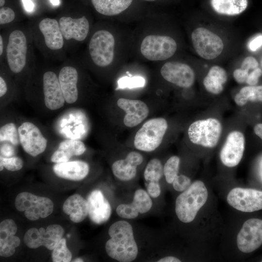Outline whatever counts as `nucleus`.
Segmentation results:
<instances>
[{
    "instance_id": "f257e3e1",
    "label": "nucleus",
    "mask_w": 262,
    "mask_h": 262,
    "mask_svg": "<svg viewBox=\"0 0 262 262\" xmlns=\"http://www.w3.org/2000/svg\"><path fill=\"white\" fill-rule=\"evenodd\" d=\"M110 237L105 244L107 254L120 262H131L137 256L138 249L131 225L124 220L113 223L109 228Z\"/></svg>"
},
{
    "instance_id": "f03ea898",
    "label": "nucleus",
    "mask_w": 262,
    "mask_h": 262,
    "mask_svg": "<svg viewBox=\"0 0 262 262\" xmlns=\"http://www.w3.org/2000/svg\"><path fill=\"white\" fill-rule=\"evenodd\" d=\"M208 196V190L202 181L196 180L191 183L176 199L175 212L179 219L186 223L193 221Z\"/></svg>"
},
{
    "instance_id": "7ed1b4c3",
    "label": "nucleus",
    "mask_w": 262,
    "mask_h": 262,
    "mask_svg": "<svg viewBox=\"0 0 262 262\" xmlns=\"http://www.w3.org/2000/svg\"><path fill=\"white\" fill-rule=\"evenodd\" d=\"M167 129L168 123L163 117L147 120L135 133L133 140L135 148L144 152L156 150L162 144Z\"/></svg>"
},
{
    "instance_id": "20e7f679",
    "label": "nucleus",
    "mask_w": 262,
    "mask_h": 262,
    "mask_svg": "<svg viewBox=\"0 0 262 262\" xmlns=\"http://www.w3.org/2000/svg\"><path fill=\"white\" fill-rule=\"evenodd\" d=\"M222 130L220 121L214 118L193 122L188 129L190 141L193 144L213 148L216 146Z\"/></svg>"
},
{
    "instance_id": "39448f33",
    "label": "nucleus",
    "mask_w": 262,
    "mask_h": 262,
    "mask_svg": "<svg viewBox=\"0 0 262 262\" xmlns=\"http://www.w3.org/2000/svg\"><path fill=\"white\" fill-rule=\"evenodd\" d=\"M115 40L108 31L96 32L89 43V51L93 63L98 66L104 67L110 65L114 58Z\"/></svg>"
},
{
    "instance_id": "423d86ee",
    "label": "nucleus",
    "mask_w": 262,
    "mask_h": 262,
    "mask_svg": "<svg viewBox=\"0 0 262 262\" xmlns=\"http://www.w3.org/2000/svg\"><path fill=\"white\" fill-rule=\"evenodd\" d=\"M15 205L16 210L24 212L26 217L35 221L49 216L53 212V203L49 198L23 192L16 196Z\"/></svg>"
},
{
    "instance_id": "0eeeda50",
    "label": "nucleus",
    "mask_w": 262,
    "mask_h": 262,
    "mask_svg": "<svg viewBox=\"0 0 262 262\" xmlns=\"http://www.w3.org/2000/svg\"><path fill=\"white\" fill-rule=\"evenodd\" d=\"M177 49V44L172 37L161 35L150 34L142 40L140 51L148 60H165L172 57Z\"/></svg>"
},
{
    "instance_id": "6e6552de",
    "label": "nucleus",
    "mask_w": 262,
    "mask_h": 262,
    "mask_svg": "<svg viewBox=\"0 0 262 262\" xmlns=\"http://www.w3.org/2000/svg\"><path fill=\"white\" fill-rule=\"evenodd\" d=\"M194 48L197 53L206 60L216 58L222 52L224 44L221 38L204 28H198L191 34Z\"/></svg>"
},
{
    "instance_id": "1a4fd4ad",
    "label": "nucleus",
    "mask_w": 262,
    "mask_h": 262,
    "mask_svg": "<svg viewBox=\"0 0 262 262\" xmlns=\"http://www.w3.org/2000/svg\"><path fill=\"white\" fill-rule=\"evenodd\" d=\"M27 52V39L20 30L11 33L6 48V59L8 66L15 73L21 72L26 63Z\"/></svg>"
},
{
    "instance_id": "9d476101",
    "label": "nucleus",
    "mask_w": 262,
    "mask_h": 262,
    "mask_svg": "<svg viewBox=\"0 0 262 262\" xmlns=\"http://www.w3.org/2000/svg\"><path fill=\"white\" fill-rule=\"evenodd\" d=\"M18 132L20 144L27 153L36 157L45 151L48 141L35 124L23 122L18 128Z\"/></svg>"
},
{
    "instance_id": "9b49d317",
    "label": "nucleus",
    "mask_w": 262,
    "mask_h": 262,
    "mask_svg": "<svg viewBox=\"0 0 262 262\" xmlns=\"http://www.w3.org/2000/svg\"><path fill=\"white\" fill-rule=\"evenodd\" d=\"M227 201L238 211L253 212L262 209V191L250 188H234L229 193Z\"/></svg>"
},
{
    "instance_id": "f8f14e48",
    "label": "nucleus",
    "mask_w": 262,
    "mask_h": 262,
    "mask_svg": "<svg viewBox=\"0 0 262 262\" xmlns=\"http://www.w3.org/2000/svg\"><path fill=\"white\" fill-rule=\"evenodd\" d=\"M239 249L244 253H250L262 245V220L251 218L243 224L237 237Z\"/></svg>"
},
{
    "instance_id": "ddd939ff",
    "label": "nucleus",
    "mask_w": 262,
    "mask_h": 262,
    "mask_svg": "<svg viewBox=\"0 0 262 262\" xmlns=\"http://www.w3.org/2000/svg\"><path fill=\"white\" fill-rule=\"evenodd\" d=\"M162 77L167 82L182 88H189L194 83L195 74L188 65L179 62H168L161 67Z\"/></svg>"
},
{
    "instance_id": "4468645a",
    "label": "nucleus",
    "mask_w": 262,
    "mask_h": 262,
    "mask_svg": "<svg viewBox=\"0 0 262 262\" xmlns=\"http://www.w3.org/2000/svg\"><path fill=\"white\" fill-rule=\"evenodd\" d=\"M245 147V137L241 132L235 131L230 132L220 151L222 163L229 167L238 165L243 157Z\"/></svg>"
},
{
    "instance_id": "2eb2a0df",
    "label": "nucleus",
    "mask_w": 262,
    "mask_h": 262,
    "mask_svg": "<svg viewBox=\"0 0 262 262\" xmlns=\"http://www.w3.org/2000/svg\"><path fill=\"white\" fill-rule=\"evenodd\" d=\"M43 88L45 105L48 109L54 111L64 106L65 99L58 77L54 72L48 71L44 73Z\"/></svg>"
},
{
    "instance_id": "dca6fc26",
    "label": "nucleus",
    "mask_w": 262,
    "mask_h": 262,
    "mask_svg": "<svg viewBox=\"0 0 262 262\" xmlns=\"http://www.w3.org/2000/svg\"><path fill=\"white\" fill-rule=\"evenodd\" d=\"M117 105L125 112L123 123L128 128H133L141 123L149 113L147 104L141 100L121 98L117 100Z\"/></svg>"
},
{
    "instance_id": "f3484780",
    "label": "nucleus",
    "mask_w": 262,
    "mask_h": 262,
    "mask_svg": "<svg viewBox=\"0 0 262 262\" xmlns=\"http://www.w3.org/2000/svg\"><path fill=\"white\" fill-rule=\"evenodd\" d=\"M152 206V201L148 193L139 189L134 193L131 204H121L116 209L117 215L121 218L134 219L140 213L148 212Z\"/></svg>"
},
{
    "instance_id": "a211bd4d",
    "label": "nucleus",
    "mask_w": 262,
    "mask_h": 262,
    "mask_svg": "<svg viewBox=\"0 0 262 262\" xmlns=\"http://www.w3.org/2000/svg\"><path fill=\"white\" fill-rule=\"evenodd\" d=\"M87 201L88 215L93 222L100 225L109 220L111 215V207L100 190L92 191L88 195Z\"/></svg>"
},
{
    "instance_id": "6ab92c4d",
    "label": "nucleus",
    "mask_w": 262,
    "mask_h": 262,
    "mask_svg": "<svg viewBox=\"0 0 262 262\" xmlns=\"http://www.w3.org/2000/svg\"><path fill=\"white\" fill-rule=\"evenodd\" d=\"M143 161L142 155L136 151L129 152L124 159L115 161L112 165L114 175L119 180L129 181L136 176L137 167Z\"/></svg>"
},
{
    "instance_id": "aec40b11",
    "label": "nucleus",
    "mask_w": 262,
    "mask_h": 262,
    "mask_svg": "<svg viewBox=\"0 0 262 262\" xmlns=\"http://www.w3.org/2000/svg\"><path fill=\"white\" fill-rule=\"evenodd\" d=\"M59 24L63 36L66 40L73 39L83 41L89 32V23L85 16L78 18L63 16L60 18Z\"/></svg>"
},
{
    "instance_id": "412c9836",
    "label": "nucleus",
    "mask_w": 262,
    "mask_h": 262,
    "mask_svg": "<svg viewBox=\"0 0 262 262\" xmlns=\"http://www.w3.org/2000/svg\"><path fill=\"white\" fill-rule=\"evenodd\" d=\"M78 78L77 69L71 66H65L59 72V82L66 102L68 104L74 103L78 98Z\"/></svg>"
},
{
    "instance_id": "4be33fe9",
    "label": "nucleus",
    "mask_w": 262,
    "mask_h": 262,
    "mask_svg": "<svg viewBox=\"0 0 262 262\" xmlns=\"http://www.w3.org/2000/svg\"><path fill=\"white\" fill-rule=\"evenodd\" d=\"M52 169L57 176L74 181L83 180L89 172L88 164L80 160L55 163Z\"/></svg>"
},
{
    "instance_id": "5701e85b",
    "label": "nucleus",
    "mask_w": 262,
    "mask_h": 262,
    "mask_svg": "<svg viewBox=\"0 0 262 262\" xmlns=\"http://www.w3.org/2000/svg\"><path fill=\"white\" fill-rule=\"evenodd\" d=\"M39 29L49 49L58 50L63 47L64 38L61 32L59 22L56 19L50 18L43 19L39 23Z\"/></svg>"
},
{
    "instance_id": "b1692460",
    "label": "nucleus",
    "mask_w": 262,
    "mask_h": 262,
    "mask_svg": "<svg viewBox=\"0 0 262 262\" xmlns=\"http://www.w3.org/2000/svg\"><path fill=\"white\" fill-rule=\"evenodd\" d=\"M86 150L84 143L80 140L66 139L61 142L51 156L54 163L69 161L73 156H80Z\"/></svg>"
},
{
    "instance_id": "393cba45",
    "label": "nucleus",
    "mask_w": 262,
    "mask_h": 262,
    "mask_svg": "<svg viewBox=\"0 0 262 262\" xmlns=\"http://www.w3.org/2000/svg\"><path fill=\"white\" fill-rule=\"evenodd\" d=\"M64 212L69 216L73 222L82 221L88 215V204L87 200L79 194L69 196L64 202Z\"/></svg>"
},
{
    "instance_id": "a878e982",
    "label": "nucleus",
    "mask_w": 262,
    "mask_h": 262,
    "mask_svg": "<svg viewBox=\"0 0 262 262\" xmlns=\"http://www.w3.org/2000/svg\"><path fill=\"white\" fill-rule=\"evenodd\" d=\"M228 75L226 70L218 66H214L209 70L204 78L203 85L206 90L214 95L220 94L224 89Z\"/></svg>"
},
{
    "instance_id": "bb28decb",
    "label": "nucleus",
    "mask_w": 262,
    "mask_h": 262,
    "mask_svg": "<svg viewBox=\"0 0 262 262\" xmlns=\"http://www.w3.org/2000/svg\"><path fill=\"white\" fill-rule=\"evenodd\" d=\"M96 10L107 16L117 15L126 10L132 0H91Z\"/></svg>"
},
{
    "instance_id": "cd10ccee",
    "label": "nucleus",
    "mask_w": 262,
    "mask_h": 262,
    "mask_svg": "<svg viewBox=\"0 0 262 262\" xmlns=\"http://www.w3.org/2000/svg\"><path fill=\"white\" fill-rule=\"evenodd\" d=\"M213 10L220 14L229 16L239 15L247 6V0H211Z\"/></svg>"
},
{
    "instance_id": "c85d7f7f",
    "label": "nucleus",
    "mask_w": 262,
    "mask_h": 262,
    "mask_svg": "<svg viewBox=\"0 0 262 262\" xmlns=\"http://www.w3.org/2000/svg\"><path fill=\"white\" fill-rule=\"evenodd\" d=\"M248 101L262 102V85L244 87L234 97L235 103L239 106L245 105Z\"/></svg>"
},
{
    "instance_id": "c756f323",
    "label": "nucleus",
    "mask_w": 262,
    "mask_h": 262,
    "mask_svg": "<svg viewBox=\"0 0 262 262\" xmlns=\"http://www.w3.org/2000/svg\"><path fill=\"white\" fill-rule=\"evenodd\" d=\"M64 233V229L60 225L48 226L43 235V246L49 250H53L63 238Z\"/></svg>"
},
{
    "instance_id": "7c9ffc66",
    "label": "nucleus",
    "mask_w": 262,
    "mask_h": 262,
    "mask_svg": "<svg viewBox=\"0 0 262 262\" xmlns=\"http://www.w3.org/2000/svg\"><path fill=\"white\" fill-rule=\"evenodd\" d=\"M163 175L164 166L160 160L157 158L151 159L147 163L144 172V177L147 183L159 182Z\"/></svg>"
},
{
    "instance_id": "2f4dec72",
    "label": "nucleus",
    "mask_w": 262,
    "mask_h": 262,
    "mask_svg": "<svg viewBox=\"0 0 262 262\" xmlns=\"http://www.w3.org/2000/svg\"><path fill=\"white\" fill-rule=\"evenodd\" d=\"M0 142H9L14 146L20 143L18 129L14 123H6L0 127Z\"/></svg>"
},
{
    "instance_id": "473e14b6",
    "label": "nucleus",
    "mask_w": 262,
    "mask_h": 262,
    "mask_svg": "<svg viewBox=\"0 0 262 262\" xmlns=\"http://www.w3.org/2000/svg\"><path fill=\"white\" fill-rule=\"evenodd\" d=\"M51 257L54 262H69L72 254L66 246V240L62 238L52 250Z\"/></svg>"
},
{
    "instance_id": "72a5a7b5",
    "label": "nucleus",
    "mask_w": 262,
    "mask_h": 262,
    "mask_svg": "<svg viewBox=\"0 0 262 262\" xmlns=\"http://www.w3.org/2000/svg\"><path fill=\"white\" fill-rule=\"evenodd\" d=\"M180 163V158L177 156H173L165 163L164 166V175L167 183H172L175 178L178 176Z\"/></svg>"
},
{
    "instance_id": "f704fd0d",
    "label": "nucleus",
    "mask_w": 262,
    "mask_h": 262,
    "mask_svg": "<svg viewBox=\"0 0 262 262\" xmlns=\"http://www.w3.org/2000/svg\"><path fill=\"white\" fill-rule=\"evenodd\" d=\"M20 244V239L15 235L0 240V255L3 257L12 256L16 251V248Z\"/></svg>"
},
{
    "instance_id": "c9c22d12",
    "label": "nucleus",
    "mask_w": 262,
    "mask_h": 262,
    "mask_svg": "<svg viewBox=\"0 0 262 262\" xmlns=\"http://www.w3.org/2000/svg\"><path fill=\"white\" fill-rule=\"evenodd\" d=\"M43 235L39 229L31 228L25 233L23 239L24 244L30 248H37L43 246Z\"/></svg>"
},
{
    "instance_id": "e433bc0d",
    "label": "nucleus",
    "mask_w": 262,
    "mask_h": 262,
    "mask_svg": "<svg viewBox=\"0 0 262 262\" xmlns=\"http://www.w3.org/2000/svg\"><path fill=\"white\" fill-rule=\"evenodd\" d=\"M23 166L22 159L18 156L4 157L0 156V170L1 171L3 168L11 171H16L21 169Z\"/></svg>"
},
{
    "instance_id": "4c0bfd02",
    "label": "nucleus",
    "mask_w": 262,
    "mask_h": 262,
    "mask_svg": "<svg viewBox=\"0 0 262 262\" xmlns=\"http://www.w3.org/2000/svg\"><path fill=\"white\" fill-rule=\"evenodd\" d=\"M17 230V226L13 220L7 219L2 221L0 224V240L15 235Z\"/></svg>"
},
{
    "instance_id": "58836bf2",
    "label": "nucleus",
    "mask_w": 262,
    "mask_h": 262,
    "mask_svg": "<svg viewBox=\"0 0 262 262\" xmlns=\"http://www.w3.org/2000/svg\"><path fill=\"white\" fill-rule=\"evenodd\" d=\"M145 83V79L140 76L132 77H124L119 79L118 82L119 88H136L143 87Z\"/></svg>"
},
{
    "instance_id": "ea45409f",
    "label": "nucleus",
    "mask_w": 262,
    "mask_h": 262,
    "mask_svg": "<svg viewBox=\"0 0 262 262\" xmlns=\"http://www.w3.org/2000/svg\"><path fill=\"white\" fill-rule=\"evenodd\" d=\"M174 189L179 192L184 191L191 184L189 178L184 175H178L172 182Z\"/></svg>"
},
{
    "instance_id": "a19ab883",
    "label": "nucleus",
    "mask_w": 262,
    "mask_h": 262,
    "mask_svg": "<svg viewBox=\"0 0 262 262\" xmlns=\"http://www.w3.org/2000/svg\"><path fill=\"white\" fill-rule=\"evenodd\" d=\"M15 13L11 8L5 7L0 9V24L9 23L14 20Z\"/></svg>"
},
{
    "instance_id": "79ce46f5",
    "label": "nucleus",
    "mask_w": 262,
    "mask_h": 262,
    "mask_svg": "<svg viewBox=\"0 0 262 262\" xmlns=\"http://www.w3.org/2000/svg\"><path fill=\"white\" fill-rule=\"evenodd\" d=\"M258 63L255 58L248 56L243 60L241 68L249 71L250 70L258 68Z\"/></svg>"
},
{
    "instance_id": "37998d69",
    "label": "nucleus",
    "mask_w": 262,
    "mask_h": 262,
    "mask_svg": "<svg viewBox=\"0 0 262 262\" xmlns=\"http://www.w3.org/2000/svg\"><path fill=\"white\" fill-rule=\"evenodd\" d=\"M262 75V70L257 68L248 74L246 83L249 85H255L259 82V78Z\"/></svg>"
},
{
    "instance_id": "c03bdc74",
    "label": "nucleus",
    "mask_w": 262,
    "mask_h": 262,
    "mask_svg": "<svg viewBox=\"0 0 262 262\" xmlns=\"http://www.w3.org/2000/svg\"><path fill=\"white\" fill-rule=\"evenodd\" d=\"M148 194L151 197L156 198L161 194V188L159 182H149L146 184Z\"/></svg>"
},
{
    "instance_id": "a18cd8bd",
    "label": "nucleus",
    "mask_w": 262,
    "mask_h": 262,
    "mask_svg": "<svg viewBox=\"0 0 262 262\" xmlns=\"http://www.w3.org/2000/svg\"><path fill=\"white\" fill-rule=\"evenodd\" d=\"M248 72L241 68H238L234 71L233 76L235 80L238 83H243L246 82L249 74Z\"/></svg>"
},
{
    "instance_id": "49530a36",
    "label": "nucleus",
    "mask_w": 262,
    "mask_h": 262,
    "mask_svg": "<svg viewBox=\"0 0 262 262\" xmlns=\"http://www.w3.org/2000/svg\"><path fill=\"white\" fill-rule=\"evenodd\" d=\"M14 145L12 144H2L0 145V156L10 157L14 155Z\"/></svg>"
},
{
    "instance_id": "de8ad7c7",
    "label": "nucleus",
    "mask_w": 262,
    "mask_h": 262,
    "mask_svg": "<svg viewBox=\"0 0 262 262\" xmlns=\"http://www.w3.org/2000/svg\"><path fill=\"white\" fill-rule=\"evenodd\" d=\"M262 46V35H260L252 40L249 44V48L252 51H256Z\"/></svg>"
},
{
    "instance_id": "09e8293b",
    "label": "nucleus",
    "mask_w": 262,
    "mask_h": 262,
    "mask_svg": "<svg viewBox=\"0 0 262 262\" xmlns=\"http://www.w3.org/2000/svg\"><path fill=\"white\" fill-rule=\"evenodd\" d=\"M7 91V86L4 79L0 77V97L2 98L6 93Z\"/></svg>"
},
{
    "instance_id": "8fccbe9b",
    "label": "nucleus",
    "mask_w": 262,
    "mask_h": 262,
    "mask_svg": "<svg viewBox=\"0 0 262 262\" xmlns=\"http://www.w3.org/2000/svg\"><path fill=\"white\" fill-rule=\"evenodd\" d=\"M158 262H180V260L174 256H167L159 260Z\"/></svg>"
},
{
    "instance_id": "3c124183",
    "label": "nucleus",
    "mask_w": 262,
    "mask_h": 262,
    "mask_svg": "<svg viewBox=\"0 0 262 262\" xmlns=\"http://www.w3.org/2000/svg\"><path fill=\"white\" fill-rule=\"evenodd\" d=\"M25 9L28 11H32L34 7V4L31 0H22Z\"/></svg>"
},
{
    "instance_id": "603ef678",
    "label": "nucleus",
    "mask_w": 262,
    "mask_h": 262,
    "mask_svg": "<svg viewBox=\"0 0 262 262\" xmlns=\"http://www.w3.org/2000/svg\"><path fill=\"white\" fill-rule=\"evenodd\" d=\"M255 133L262 140V123L256 125L254 128Z\"/></svg>"
},
{
    "instance_id": "864d4df0",
    "label": "nucleus",
    "mask_w": 262,
    "mask_h": 262,
    "mask_svg": "<svg viewBox=\"0 0 262 262\" xmlns=\"http://www.w3.org/2000/svg\"><path fill=\"white\" fill-rule=\"evenodd\" d=\"M3 51V44L2 36L0 35V55H1Z\"/></svg>"
},
{
    "instance_id": "5fc2aeb1",
    "label": "nucleus",
    "mask_w": 262,
    "mask_h": 262,
    "mask_svg": "<svg viewBox=\"0 0 262 262\" xmlns=\"http://www.w3.org/2000/svg\"><path fill=\"white\" fill-rule=\"evenodd\" d=\"M51 2L54 5H57L59 4V0H50Z\"/></svg>"
},
{
    "instance_id": "6e6d98bb",
    "label": "nucleus",
    "mask_w": 262,
    "mask_h": 262,
    "mask_svg": "<svg viewBox=\"0 0 262 262\" xmlns=\"http://www.w3.org/2000/svg\"><path fill=\"white\" fill-rule=\"evenodd\" d=\"M5 3V0H0V6L2 7L3 6Z\"/></svg>"
},
{
    "instance_id": "4d7b16f0",
    "label": "nucleus",
    "mask_w": 262,
    "mask_h": 262,
    "mask_svg": "<svg viewBox=\"0 0 262 262\" xmlns=\"http://www.w3.org/2000/svg\"><path fill=\"white\" fill-rule=\"evenodd\" d=\"M83 261V260L81 259V258H77V259H75L73 261V262H82Z\"/></svg>"
},
{
    "instance_id": "13d9d810",
    "label": "nucleus",
    "mask_w": 262,
    "mask_h": 262,
    "mask_svg": "<svg viewBox=\"0 0 262 262\" xmlns=\"http://www.w3.org/2000/svg\"><path fill=\"white\" fill-rule=\"evenodd\" d=\"M144 0L147 1H154L155 0Z\"/></svg>"
},
{
    "instance_id": "bf43d9fd",
    "label": "nucleus",
    "mask_w": 262,
    "mask_h": 262,
    "mask_svg": "<svg viewBox=\"0 0 262 262\" xmlns=\"http://www.w3.org/2000/svg\"></svg>"
}]
</instances>
